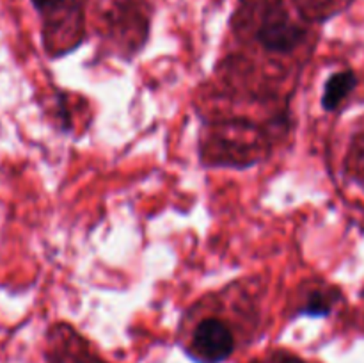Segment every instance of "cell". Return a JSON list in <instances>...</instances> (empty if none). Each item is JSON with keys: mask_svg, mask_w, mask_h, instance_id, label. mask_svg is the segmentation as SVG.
Listing matches in <instances>:
<instances>
[{"mask_svg": "<svg viewBox=\"0 0 364 363\" xmlns=\"http://www.w3.org/2000/svg\"><path fill=\"white\" fill-rule=\"evenodd\" d=\"M183 347L198 363H223L237 351L238 335L230 320L203 315L185 331Z\"/></svg>", "mask_w": 364, "mask_h": 363, "instance_id": "6da1fadb", "label": "cell"}, {"mask_svg": "<svg viewBox=\"0 0 364 363\" xmlns=\"http://www.w3.org/2000/svg\"><path fill=\"white\" fill-rule=\"evenodd\" d=\"M306 31L290 18L281 4H270L256 28V39L269 52L290 53L304 41Z\"/></svg>", "mask_w": 364, "mask_h": 363, "instance_id": "7a4b0ae2", "label": "cell"}, {"mask_svg": "<svg viewBox=\"0 0 364 363\" xmlns=\"http://www.w3.org/2000/svg\"><path fill=\"white\" fill-rule=\"evenodd\" d=\"M355 84H358V78H355V75L352 73V71H340V73H334L333 77L326 82V88H323V109H336V107L347 98L348 93L355 88Z\"/></svg>", "mask_w": 364, "mask_h": 363, "instance_id": "3957f363", "label": "cell"}, {"mask_svg": "<svg viewBox=\"0 0 364 363\" xmlns=\"http://www.w3.org/2000/svg\"><path fill=\"white\" fill-rule=\"evenodd\" d=\"M60 2H63V0H32V4H34V7L38 11L53 9V7L59 6Z\"/></svg>", "mask_w": 364, "mask_h": 363, "instance_id": "8992f818", "label": "cell"}, {"mask_svg": "<svg viewBox=\"0 0 364 363\" xmlns=\"http://www.w3.org/2000/svg\"><path fill=\"white\" fill-rule=\"evenodd\" d=\"M52 363H98L95 358L87 354H82V356H70V358H63V359H55Z\"/></svg>", "mask_w": 364, "mask_h": 363, "instance_id": "5b68a950", "label": "cell"}, {"mask_svg": "<svg viewBox=\"0 0 364 363\" xmlns=\"http://www.w3.org/2000/svg\"><path fill=\"white\" fill-rule=\"evenodd\" d=\"M329 308L331 305L327 302L326 295L313 294L309 298L308 305L304 306V313H309V315H326V313H329Z\"/></svg>", "mask_w": 364, "mask_h": 363, "instance_id": "277c9868", "label": "cell"}]
</instances>
